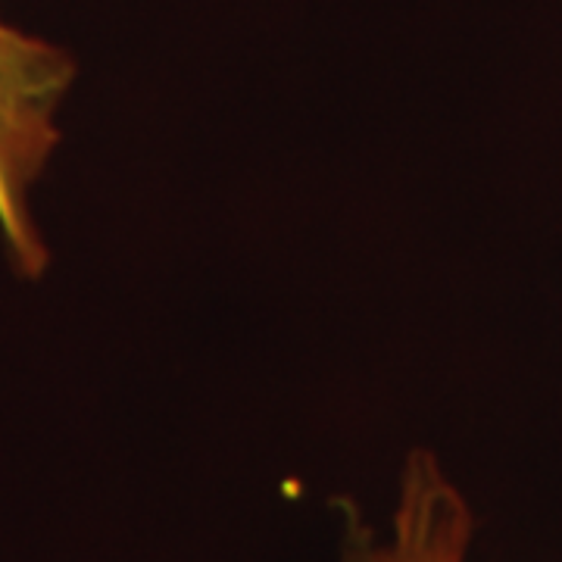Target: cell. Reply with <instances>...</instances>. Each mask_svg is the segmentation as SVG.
Masks as SVG:
<instances>
[{"mask_svg":"<svg viewBox=\"0 0 562 562\" xmlns=\"http://www.w3.org/2000/svg\"><path fill=\"white\" fill-rule=\"evenodd\" d=\"M76 60L0 20V241L22 279H41L50 250L32 216V188L60 144L57 113Z\"/></svg>","mask_w":562,"mask_h":562,"instance_id":"cell-1","label":"cell"},{"mask_svg":"<svg viewBox=\"0 0 562 562\" xmlns=\"http://www.w3.org/2000/svg\"><path fill=\"white\" fill-rule=\"evenodd\" d=\"M475 513L431 450H413L384 528L350 516L341 562H469Z\"/></svg>","mask_w":562,"mask_h":562,"instance_id":"cell-2","label":"cell"}]
</instances>
